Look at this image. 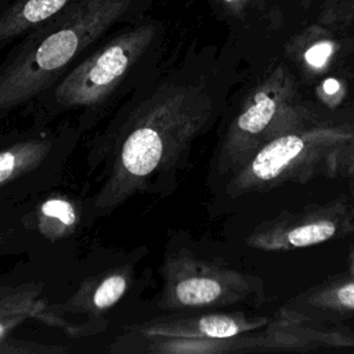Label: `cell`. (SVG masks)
<instances>
[{"label":"cell","mask_w":354,"mask_h":354,"mask_svg":"<svg viewBox=\"0 0 354 354\" xmlns=\"http://www.w3.org/2000/svg\"><path fill=\"white\" fill-rule=\"evenodd\" d=\"M30 318H39L55 325L54 315L44 306L43 283L22 282L0 286V354L68 351V348L62 346H46L10 336L12 329Z\"/></svg>","instance_id":"5"},{"label":"cell","mask_w":354,"mask_h":354,"mask_svg":"<svg viewBox=\"0 0 354 354\" xmlns=\"http://www.w3.org/2000/svg\"><path fill=\"white\" fill-rule=\"evenodd\" d=\"M313 1H314V0H301V4H303L304 7H307V6H308L310 3H313Z\"/></svg>","instance_id":"17"},{"label":"cell","mask_w":354,"mask_h":354,"mask_svg":"<svg viewBox=\"0 0 354 354\" xmlns=\"http://www.w3.org/2000/svg\"><path fill=\"white\" fill-rule=\"evenodd\" d=\"M275 102L270 97L257 95V101L250 105L236 120L238 127L242 131L254 134L261 131L271 120L275 112Z\"/></svg>","instance_id":"12"},{"label":"cell","mask_w":354,"mask_h":354,"mask_svg":"<svg viewBox=\"0 0 354 354\" xmlns=\"http://www.w3.org/2000/svg\"><path fill=\"white\" fill-rule=\"evenodd\" d=\"M304 36L308 39L307 47L303 51L306 64L314 69L325 66L336 50V43L332 36H329L325 29L315 25L310 26L304 32Z\"/></svg>","instance_id":"11"},{"label":"cell","mask_w":354,"mask_h":354,"mask_svg":"<svg viewBox=\"0 0 354 354\" xmlns=\"http://www.w3.org/2000/svg\"><path fill=\"white\" fill-rule=\"evenodd\" d=\"M75 0H15L0 12V47L57 15Z\"/></svg>","instance_id":"7"},{"label":"cell","mask_w":354,"mask_h":354,"mask_svg":"<svg viewBox=\"0 0 354 354\" xmlns=\"http://www.w3.org/2000/svg\"><path fill=\"white\" fill-rule=\"evenodd\" d=\"M335 234V225L328 221L304 224L293 228L288 234L289 243L293 246H310L326 241Z\"/></svg>","instance_id":"13"},{"label":"cell","mask_w":354,"mask_h":354,"mask_svg":"<svg viewBox=\"0 0 354 354\" xmlns=\"http://www.w3.org/2000/svg\"><path fill=\"white\" fill-rule=\"evenodd\" d=\"M162 293L159 306L163 310H185L209 306L224 295L221 278L205 268L184 250L167 252L162 264Z\"/></svg>","instance_id":"4"},{"label":"cell","mask_w":354,"mask_h":354,"mask_svg":"<svg viewBox=\"0 0 354 354\" xmlns=\"http://www.w3.org/2000/svg\"><path fill=\"white\" fill-rule=\"evenodd\" d=\"M4 243V235H0V246Z\"/></svg>","instance_id":"18"},{"label":"cell","mask_w":354,"mask_h":354,"mask_svg":"<svg viewBox=\"0 0 354 354\" xmlns=\"http://www.w3.org/2000/svg\"><path fill=\"white\" fill-rule=\"evenodd\" d=\"M156 28L138 25L111 39L76 65L55 87L54 102L61 109L102 102L153 41Z\"/></svg>","instance_id":"3"},{"label":"cell","mask_w":354,"mask_h":354,"mask_svg":"<svg viewBox=\"0 0 354 354\" xmlns=\"http://www.w3.org/2000/svg\"><path fill=\"white\" fill-rule=\"evenodd\" d=\"M133 0H75L33 30L0 65V115L50 87L87 47L130 8Z\"/></svg>","instance_id":"2"},{"label":"cell","mask_w":354,"mask_h":354,"mask_svg":"<svg viewBox=\"0 0 354 354\" xmlns=\"http://www.w3.org/2000/svg\"><path fill=\"white\" fill-rule=\"evenodd\" d=\"M51 141L30 138L0 151V188L37 167L48 155Z\"/></svg>","instance_id":"8"},{"label":"cell","mask_w":354,"mask_h":354,"mask_svg":"<svg viewBox=\"0 0 354 354\" xmlns=\"http://www.w3.org/2000/svg\"><path fill=\"white\" fill-rule=\"evenodd\" d=\"M77 224V207L65 196H51L43 201L36 212L39 232L53 242L72 235Z\"/></svg>","instance_id":"9"},{"label":"cell","mask_w":354,"mask_h":354,"mask_svg":"<svg viewBox=\"0 0 354 354\" xmlns=\"http://www.w3.org/2000/svg\"><path fill=\"white\" fill-rule=\"evenodd\" d=\"M249 1L250 0H221V4L230 14L241 15L246 10Z\"/></svg>","instance_id":"14"},{"label":"cell","mask_w":354,"mask_h":354,"mask_svg":"<svg viewBox=\"0 0 354 354\" xmlns=\"http://www.w3.org/2000/svg\"><path fill=\"white\" fill-rule=\"evenodd\" d=\"M194 87L167 82L131 112L116 141L109 174L94 209L106 214L155 177L170 171L202 122Z\"/></svg>","instance_id":"1"},{"label":"cell","mask_w":354,"mask_h":354,"mask_svg":"<svg viewBox=\"0 0 354 354\" xmlns=\"http://www.w3.org/2000/svg\"><path fill=\"white\" fill-rule=\"evenodd\" d=\"M131 281L129 267L112 268L83 281L77 290L64 303L48 307L55 325L64 326V315H87L90 319L111 310L127 292Z\"/></svg>","instance_id":"6"},{"label":"cell","mask_w":354,"mask_h":354,"mask_svg":"<svg viewBox=\"0 0 354 354\" xmlns=\"http://www.w3.org/2000/svg\"><path fill=\"white\" fill-rule=\"evenodd\" d=\"M337 296H339V300H340L342 304L354 308V282L343 286L339 290Z\"/></svg>","instance_id":"15"},{"label":"cell","mask_w":354,"mask_h":354,"mask_svg":"<svg viewBox=\"0 0 354 354\" xmlns=\"http://www.w3.org/2000/svg\"><path fill=\"white\" fill-rule=\"evenodd\" d=\"M324 90L325 93L328 94H333L339 90V82L336 79H328L325 83H324Z\"/></svg>","instance_id":"16"},{"label":"cell","mask_w":354,"mask_h":354,"mask_svg":"<svg viewBox=\"0 0 354 354\" xmlns=\"http://www.w3.org/2000/svg\"><path fill=\"white\" fill-rule=\"evenodd\" d=\"M304 142L297 136H283L264 147L252 163L253 173L261 180H270L281 173L303 149Z\"/></svg>","instance_id":"10"}]
</instances>
